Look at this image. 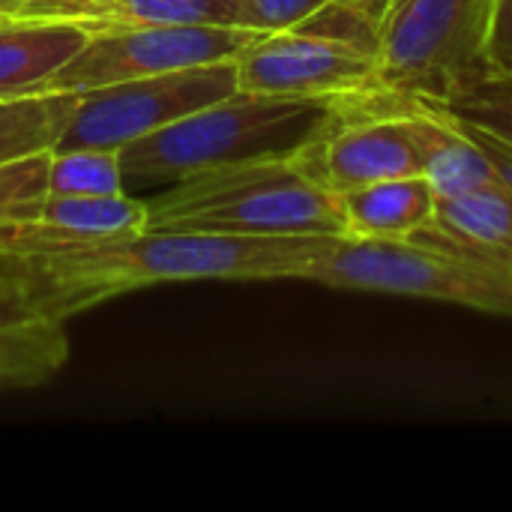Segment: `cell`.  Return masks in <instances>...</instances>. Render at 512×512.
Masks as SVG:
<instances>
[{
    "label": "cell",
    "instance_id": "e0dca14e",
    "mask_svg": "<svg viewBox=\"0 0 512 512\" xmlns=\"http://www.w3.org/2000/svg\"><path fill=\"white\" fill-rule=\"evenodd\" d=\"M75 102L78 93L63 90L0 99V165L54 150L75 111Z\"/></svg>",
    "mask_w": 512,
    "mask_h": 512
},
{
    "label": "cell",
    "instance_id": "ba28073f",
    "mask_svg": "<svg viewBox=\"0 0 512 512\" xmlns=\"http://www.w3.org/2000/svg\"><path fill=\"white\" fill-rule=\"evenodd\" d=\"M300 159L336 195L378 180L423 174L414 99L387 90L345 96L333 126Z\"/></svg>",
    "mask_w": 512,
    "mask_h": 512
},
{
    "label": "cell",
    "instance_id": "7c38bea8",
    "mask_svg": "<svg viewBox=\"0 0 512 512\" xmlns=\"http://www.w3.org/2000/svg\"><path fill=\"white\" fill-rule=\"evenodd\" d=\"M3 18L69 21L96 30L150 24H228L243 27V0H30Z\"/></svg>",
    "mask_w": 512,
    "mask_h": 512
},
{
    "label": "cell",
    "instance_id": "30bf717a",
    "mask_svg": "<svg viewBox=\"0 0 512 512\" xmlns=\"http://www.w3.org/2000/svg\"><path fill=\"white\" fill-rule=\"evenodd\" d=\"M147 201L120 195H45L33 222L0 234V258L57 252L147 228Z\"/></svg>",
    "mask_w": 512,
    "mask_h": 512
},
{
    "label": "cell",
    "instance_id": "9c48e42d",
    "mask_svg": "<svg viewBox=\"0 0 512 512\" xmlns=\"http://www.w3.org/2000/svg\"><path fill=\"white\" fill-rule=\"evenodd\" d=\"M237 81L246 93L345 99L378 90V57L348 39L291 27L261 33L237 57Z\"/></svg>",
    "mask_w": 512,
    "mask_h": 512
},
{
    "label": "cell",
    "instance_id": "7a4b0ae2",
    "mask_svg": "<svg viewBox=\"0 0 512 512\" xmlns=\"http://www.w3.org/2000/svg\"><path fill=\"white\" fill-rule=\"evenodd\" d=\"M339 111L342 99L330 96H270L237 90L126 144L117 153L126 177L177 183L228 165L300 156L333 126Z\"/></svg>",
    "mask_w": 512,
    "mask_h": 512
},
{
    "label": "cell",
    "instance_id": "4fadbf2b",
    "mask_svg": "<svg viewBox=\"0 0 512 512\" xmlns=\"http://www.w3.org/2000/svg\"><path fill=\"white\" fill-rule=\"evenodd\" d=\"M414 123L423 156V177L435 189V198H453L507 180L495 150L474 132L444 117L435 105L414 99Z\"/></svg>",
    "mask_w": 512,
    "mask_h": 512
},
{
    "label": "cell",
    "instance_id": "52a82bcc",
    "mask_svg": "<svg viewBox=\"0 0 512 512\" xmlns=\"http://www.w3.org/2000/svg\"><path fill=\"white\" fill-rule=\"evenodd\" d=\"M258 36V30L228 24H150L96 30L87 36L81 51L48 78L45 90L84 93L117 81L237 60Z\"/></svg>",
    "mask_w": 512,
    "mask_h": 512
},
{
    "label": "cell",
    "instance_id": "5bb4252c",
    "mask_svg": "<svg viewBox=\"0 0 512 512\" xmlns=\"http://www.w3.org/2000/svg\"><path fill=\"white\" fill-rule=\"evenodd\" d=\"M87 30L69 21H27L0 15V99L39 93L48 78L81 51Z\"/></svg>",
    "mask_w": 512,
    "mask_h": 512
},
{
    "label": "cell",
    "instance_id": "ac0fdd59",
    "mask_svg": "<svg viewBox=\"0 0 512 512\" xmlns=\"http://www.w3.org/2000/svg\"><path fill=\"white\" fill-rule=\"evenodd\" d=\"M429 105H435L444 117H450L462 129L512 153V81L486 75L462 87L459 93Z\"/></svg>",
    "mask_w": 512,
    "mask_h": 512
},
{
    "label": "cell",
    "instance_id": "9a60e30c",
    "mask_svg": "<svg viewBox=\"0 0 512 512\" xmlns=\"http://www.w3.org/2000/svg\"><path fill=\"white\" fill-rule=\"evenodd\" d=\"M342 213L348 237L363 240H405L420 234L435 219V189L423 174L378 180L342 192Z\"/></svg>",
    "mask_w": 512,
    "mask_h": 512
},
{
    "label": "cell",
    "instance_id": "7402d4cb",
    "mask_svg": "<svg viewBox=\"0 0 512 512\" xmlns=\"http://www.w3.org/2000/svg\"><path fill=\"white\" fill-rule=\"evenodd\" d=\"M483 57L486 75L512 81V0H492Z\"/></svg>",
    "mask_w": 512,
    "mask_h": 512
},
{
    "label": "cell",
    "instance_id": "8992f818",
    "mask_svg": "<svg viewBox=\"0 0 512 512\" xmlns=\"http://www.w3.org/2000/svg\"><path fill=\"white\" fill-rule=\"evenodd\" d=\"M240 90L237 60L132 78L78 93L57 147L123 150L126 144Z\"/></svg>",
    "mask_w": 512,
    "mask_h": 512
},
{
    "label": "cell",
    "instance_id": "5b68a950",
    "mask_svg": "<svg viewBox=\"0 0 512 512\" xmlns=\"http://www.w3.org/2000/svg\"><path fill=\"white\" fill-rule=\"evenodd\" d=\"M492 0H399L378 27V90L441 102L486 78Z\"/></svg>",
    "mask_w": 512,
    "mask_h": 512
},
{
    "label": "cell",
    "instance_id": "44dd1931",
    "mask_svg": "<svg viewBox=\"0 0 512 512\" xmlns=\"http://www.w3.org/2000/svg\"><path fill=\"white\" fill-rule=\"evenodd\" d=\"M336 0H243V27L258 33L291 30Z\"/></svg>",
    "mask_w": 512,
    "mask_h": 512
},
{
    "label": "cell",
    "instance_id": "6da1fadb",
    "mask_svg": "<svg viewBox=\"0 0 512 512\" xmlns=\"http://www.w3.org/2000/svg\"><path fill=\"white\" fill-rule=\"evenodd\" d=\"M333 234H225L156 231L78 243L57 252L0 258L27 288L33 306L54 318L75 315L162 282L306 279L333 246Z\"/></svg>",
    "mask_w": 512,
    "mask_h": 512
},
{
    "label": "cell",
    "instance_id": "cb8c5ba5",
    "mask_svg": "<svg viewBox=\"0 0 512 512\" xmlns=\"http://www.w3.org/2000/svg\"><path fill=\"white\" fill-rule=\"evenodd\" d=\"M477 138H480V135H477ZM483 141H486V138H483ZM486 144L495 150V156H498V162H501V171H504V174H507V177L512 180V153L510 150H504V147H498V144H492V141H486Z\"/></svg>",
    "mask_w": 512,
    "mask_h": 512
},
{
    "label": "cell",
    "instance_id": "8fae6325",
    "mask_svg": "<svg viewBox=\"0 0 512 512\" xmlns=\"http://www.w3.org/2000/svg\"><path fill=\"white\" fill-rule=\"evenodd\" d=\"M69 360L63 321L42 315L21 279L0 261V390L51 384Z\"/></svg>",
    "mask_w": 512,
    "mask_h": 512
},
{
    "label": "cell",
    "instance_id": "277c9868",
    "mask_svg": "<svg viewBox=\"0 0 512 512\" xmlns=\"http://www.w3.org/2000/svg\"><path fill=\"white\" fill-rule=\"evenodd\" d=\"M306 279L339 291L420 297L512 318V267L462 249L432 228L405 240L336 237Z\"/></svg>",
    "mask_w": 512,
    "mask_h": 512
},
{
    "label": "cell",
    "instance_id": "603a6c76",
    "mask_svg": "<svg viewBox=\"0 0 512 512\" xmlns=\"http://www.w3.org/2000/svg\"><path fill=\"white\" fill-rule=\"evenodd\" d=\"M351 3H354V9L360 12V18L378 33L381 21L387 18V12H390L399 0H351Z\"/></svg>",
    "mask_w": 512,
    "mask_h": 512
},
{
    "label": "cell",
    "instance_id": "3957f363",
    "mask_svg": "<svg viewBox=\"0 0 512 512\" xmlns=\"http://www.w3.org/2000/svg\"><path fill=\"white\" fill-rule=\"evenodd\" d=\"M147 228L348 237L342 198L300 156L228 165L177 180L147 204Z\"/></svg>",
    "mask_w": 512,
    "mask_h": 512
},
{
    "label": "cell",
    "instance_id": "d6986e66",
    "mask_svg": "<svg viewBox=\"0 0 512 512\" xmlns=\"http://www.w3.org/2000/svg\"><path fill=\"white\" fill-rule=\"evenodd\" d=\"M123 183L117 150L54 147L48 153V195H120Z\"/></svg>",
    "mask_w": 512,
    "mask_h": 512
},
{
    "label": "cell",
    "instance_id": "2e32d148",
    "mask_svg": "<svg viewBox=\"0 0 512 512\" xmlns=\"http://www.w3.org/2000/svg\"><path fill=\"white\" fill-rule=\"evenodd\" d=\"M429 228L462 249L512 267V180L438 198Z\"/></svg>",
    "mask_w": 512,
    "mask_h": 512
},
{
    "label": "cell",
    "instance_id": "d4e9b609",
    "mask_svg": "<svg viewBox=\"0 0 512 512\" xmlns=\"http://www.w3.org/2000/svg\"><path fill=\"white\" fill-rule=\"evenodd\" d=\"M30 0H0V15H6V12H12V9H18V6H27Z\"/></svg>",
    "mask_w": 512,
    "mask_h": 512
},
{
    "label": "cell",
    "instance_id": "ffe728a7",
    "mask_svg": "<svg viewBox=\"0 0 512 512\" xmlns=\"http://www.w3.org/2000/svg\"><path fill=\"white\" fill-rule=\"evenodd\" d=\"M48 153L0 165V234L36 219L48 195Z\"/></svg>",
    "mask_w": 512,
    "mask_h": 512
}]
</instances>
